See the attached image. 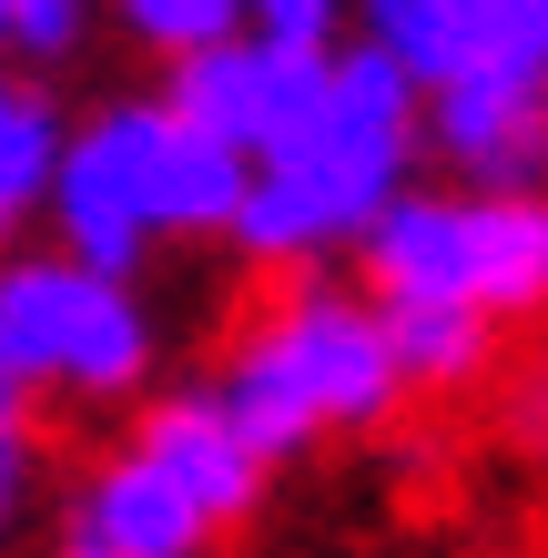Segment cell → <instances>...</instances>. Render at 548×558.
<instances>
[{
	"instance_id": "obj_15",
	"label": "cell",
	"mask_w": 548,
	"mask_h": 558,
	"mask_svg": "<svg viewBox=\"0 0 548 558\" xmlns=\"http://www.w3.org/2000/svg\"><path fill=\"white\" fill-rule=\"evenodd\" d=\"M82 31H92V0H0V51L61 61Z\"/></svg>"
},
{
	"instance_id": "obj_19",
	"label": "cell",
	"mask_w": 548,
	"mask_h": 558,
	"mask_svg": "<svg viewBox=\"0 0 548 558\" xmlns=\"http://www.w3.org/2000/svg\"><path fill=\"white\" fill-rule=\"evenodd\" d=\"M51 558H102V548H92V529H82V518H61V548Z\"/></svg>"
},
{
	"instance_id": "obj_1",
	"label": "cell",
	"mask_w": 548,
	"mask_h": 558,
	"mask_svg": "<svg viewBox=\"0 0 548 558\" xmlns=\"http://www.w3.org/2000/svg\"><path fill=\"white\" fill-rule=\"evenodd\" d=\"M427 143V112H416V82L386 72L376 51H326V102L275 162L244 173L234 234L254 265H315L336 244H366V223L406 193V162Z\"/></svg>"
},
{
	"instance_id": "obj_5",
	"label": "cell",
	"mask_w": 548,
	"mask_h": 558,
	"mask_svg": "<svg viewBox=\"0 0 548 558\" xmlns=\"http://www.w3.org/2000/svg\"><path fill=\"white\" fill-rule=\"evenodd\" d=\"M0 366L31 386L102 407L153 376V315L133 284L82 275L72 254H0Z\"/></svg>"
},
{
	"instance_id": "obj_13",
	"label": "cell",
	"mask_w": 548,
	"mask_h": 558,
	"mask_svg": "<svg viewBox=\"0 0 548 558\" xmlns=\"http://www.w3.org/2000/svg\"><path fill=\"white\" fill-rule=\"evenodd\" d=\"M112 21L133 31L143 51H163V61H193V51H214V41L244 31L234 0H112Z\"/></svg>"
},
{
	"instance_id": "obj_9",
	"label": "cell",
	"mask_w": 548,
	"mask_h": 558,
	"mask_svg": "<svg viewBox=\"0 0 548 558\" xmlns=\"http://www.w3.org/2000/svg\"><path fill=\"white\" fill-rule=\"evenodd\" d=\"M72 518L92 529V548H102V558H204V548H214V529L173 498V477L143 468L133 447H122L112 468H92V487L72 498Z\"/></svg>"
},
{
	"instance_id": "obj_2",
	"label": "cell",
	"mask_w": 548,
	"mask_h": 558,
	"mask_svg": "<svg viewBox=\"0 0 548 558\" xmlns=\"http://www.w3.org/2000/svg\"><path fill=\"white\" fill-rule=\"evenodd\" d=\"M234 204H244V162L223 143H204L163 102H102L82 133H61L41 214L61 223V254L82 275L133 284V265L163 234H223Z\"/></svg>"
},
{
	"instance_id": "obj_16",
	"label": "cell",
	"mask_w": 548,
	"mask_h": 558,
	"mask_svg": "<svg viewBox=\"0 0 548 558\" xmlns=\"http://www.w3.org/2000/svg\"><path fill=\"white\" fill-rule=\"evenodd\" d=\"M254 41H295V51H336V21L345 0H234Z\"/></svg>"
},
{
	"instance_id": "obj_20",
	"label": "cell",
	"mask_w": 548,
	"mask_h": 558,
	"mask_svg": "<svg viewBox=\"0 0 548 558\" xmlns=\"http://www.w3.org/2000/svg\"><path fill=\"white\" fill-rule=\"evenodd\" d=\"M11 426H21V376L0 366V437H11Z\"/></svg>"
},
{
	"instance_id": "obj_11",
	"label": "cell",
	"mask_w": 548,
	"mask_h": 558,
	"mask_svg": "<svg viewBox=\"0 0 548 558\" xmlns=\"http://www.w3.org/2000/svg\"><path fill=\"white\" fill-rule=\"evenodd\" d=\"M345 21H356V51L416 82V102L447 72H467V0H345Z\"/></svg>"
},
{
	"instance_id": "obj_17",
	"label": "cell",
	"mask_w": 548,
	"mask_h": 558,
	"mask_svg": "<svg viewBox=\"0 0 548 558\" xmlns=\"http://www.w3.org/2000/svg\"><path fill=\"white\" fill-rule=\"evenodd\" d=\"M31 468H41V457H31V426H11V437H0V538H11L21 508H31Z\"/></svg>"
},
{
	"instance_id": "obj_18",
	"label": "cell",
	"mask_w": 548,
	"mask_h": 558,
	"mask_svg": "<svg viewBox=\"0 0 548 558\" xmlns=\"http://www.w3.org/2000/svg\"><path fill=\"white\" fill-rule=\"evenodd\" d=\"M508 426H519V437L548 457V355H538V366H528V386H519V407H508Z\"/></svg>"
},
{
	"instance_id": "obj_6",
	"label": "cell",
	"mask_w": 548,
	"mask_h": 558,
	"mask_svg": "<svg viewBox=\"0 0 548 558\" xmlns=\"http://www.w3.org/2000/svg\"><path fill=\"white\" fill-rule=\"evenodd\" d=\"M153 102H163L173 122H193L204 143H223V153L254 173V162H275V153L315 122V102H326V51L234 31V41L173 61V92H153Z\"/></svg>"
},
{
	"instance_id": "obj_14",
	"label": "cell",
	"mask_w": 548,
	"mask_h": 558,
	"mask_svg": "<svg viewBox=\"0 0 548 558\" xmlns=\"http://www.w3.org/2000/svg\"><path fill=\"white\" fill-rule=\"evenodd\" d=\"M467 61L548 82V0H467Z\"/></svg>"
},
{
	"instance_id": "obj_10",
	"label": "cell",
	"mask_w": 548,
	"mask_h": 558,
	"mask_svg": "<svg viewBox=\"0 0 548 558\" xmlns=\"http://www.w3.org/2000/svg\"><path fill=\"white\" fill-rule=\"evenodd\" d=\"M376 325H386V355H397L406 397H458V386H477L488 355H498V325L458 315V305H376Z\"/></svg>"
},
{
	"instance_id": "obj_3",
	"label": "cell",
	"mask_w": 548,
	"mask_h": 558,
	"mask_svg": "<svg viewBox=\"0 0 548 558\" xmlns=\"http://www.w3.org/2000/svg\"><path fill=\"white\" fill-rule=\"evenodd\" d=\"M214 397L223 416L254 437V457H295L315 447L336 426V437H366V426L397 416V355H386V325L366 294H345V284H295L275 315H254L234 355H223V376H214Z\"/></svg>"
},
{
	"instance_id": "obj_7",
	"label": "cell",
	"mask_w": 548,
	"mask_h": 558,
	"mask_svg": "<svg viewBox=\"0 0 548 558\" xmlns=\"http://www.w3.org/2000/svg\"><path fill=\"white\" fill-rule=\"evenodd\" d=\"M416 112H427V143L467 173V193H548V82L467 61Z\"/></svg>"
},
{
	"instance_id": "obj_4",
	"label": "cell",
	"mask_w": 548,
	"mask_h": 558,
	"mask_svg": "<svg viewBox=\"0 0 548 558\" xmlns=\"http://www.w3.org/2000/svg\"><path fill=\"white\" fill-rule=\"evenodd\" d=\"M366 305H458L528 315L548 305V193H397L366 223Z\"/></svg>"
},
{
	"instance_id": "obj_8",
	"label": "cell",
	"mask_w": 548,
	"mask_h": 558,
	"mask_svg": "<svg viewBox=\"0 0 548 558\" xmlns=\"http://www.w3.org/2000/svg\"><path fill=\"white\" fill-rule=\"evenodd\" d=\"M133 457L173 477V498L204 518V529H234V518H254V498H265V477H275L265 457H254V437L223 416L214 386H163V397L143 407Z\"/></svg>"
},
{
	"instance_id": "obj_12",
	"label": "cell",
	"mask_w": 548,
	"mask_h": 558,
	"mask_svg": "<svg viewBox=\"0 0 548 558\" xmlns=\"http://www.w3.org/2000/svg\"><path fill=\"white\" fill-rule=\"evenodd\" d=\"M51 162H61V112L0 72V244L51 204Z\"/></svg>"
}]
</instances>
